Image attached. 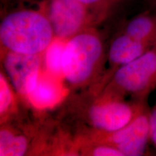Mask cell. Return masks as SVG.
I'll use <instances>...</instances> for the list:
<instances>
[{
  "mask_svg": "<svg viewBox=\"0 0 156 156\" xmlns=\"http://www.w3.org/2000/svg\"><path fill=\"white\" fill-rule=\"evenodd\" d=\"M146 101L129 102L91 89L72 94L60 106L58 127L75 143L93 140L126 126L147 106Z\"/></svg>",
  "mask_w": 156,
  "mask_h": 156,
  "instance_id": "1",
  "label": "cell"
},
{
  "mask_svg": "<svg viewBox=\"0 0 156 156\" xmlns=\"http://www.w3.org/2000/svg\"><path fill=\"white\" fill-rule=\"evenodd\" d=\"M56 37L48 17L41 7H20L2 12L1 50L19 54L41 55Z\"/></svg>",
  "mask_w": 156,
  "mask_h": 156,
  "instance_id": "2",
  "label": "cell"
},
{
  "mask_svg": "<svg viewBox=\"0 0 156 156\" xmlns=\"http://www.w3.org/2000/svg\"><path fill=\"white\" fill-rule=\"evenodd\" d=\"M105 45L93 27L80 31L65 41L62 75L71 89H85L95 83L104 61Z\"/></svg>",
  "mask_w": 156,
  "mask_h": 156,
  "instance_id": "3",
  "label": "cell"
},
{
  "mask_svg": "<svg viewBox=\"0 0 156 156\" xmlns=\"http://www.w3.org/2000/svg\"><path fill=\"white\" fill-rule=\"evenodd\" d=\"M103 86L101 93L133 101L147 100L156 88V45L136 59L118 67Z\"/></svg>",
  "mask_w": 156,
  "mask_h": 156,
  "instance_id": "4",
  "label": "cell"
},
{
  "mask_svg": "<svg viewBox=\"0 0 156 156\" xmlns=\"http://www.w3.org/2000/svg\"><path fill=\"white\" fill-rule=\"evenodd\" d=\"M40 7L57 39L67 41L98 23L92 12L79 0H44Z\"/></svg>",
  "mask_w": 156,
  "mask_h": 156,
  "instance_id": "5",
  "label": "cell"
},
{
  "mask_svg": "<svg viewBox=\"0 0 156 156\" xmlns=\"http://www.w3.org/2000/svg\"><path fill=\"white\" fill-rule=\"evenodd\" d=\"M41 55L19 54L1 50V64L16 94L28 101L41 75Z\"/></svg>",
  "mask_w": 156,
  "mask_h": 156,
  "instance_id": "6",
  "label": "cell"
},
{
  "mask_svg": "<svg viewBox=\"0 0 156 156\" xmlns=\"http://www.w3.org/2000/svg\"><path fill=\"white\" fill-rule=\"evenodd\" d=\"M149 114L150 109L146 106L126 126L87 141L105 142L114 146L123 156L143 155L150 139Z\"/></svg>",
  "mask_w": 156,
  "mask_h": 156,
  "instance_id": "7",
  "label": "cell"
},
{
  "mask_svg": "<svg viewBox=\"0 0 156 156\" xmlns=\"http://www.w3.org/2000/svg\"><path fill=\"white\" fill-rule=\"evenodd\" d=\"M152 47V46L120 32L113 38L109 45L107 56L110 64L114 67V71L121 66L136 59Z\"/></svg>",
  "mask_w": 156,
  "mask_h": 156,
  "instance_id": "8",
  "label": "cell"
},
{
  "mask_svg": "<svg viewBox=\"0 0 156 156\" xmlns=\"http://www.w3.org/2000/svg\"><path fill=\"white\" fill-rule=\"evenodd\" d=\"M29 132L15 128L10 122L2 123L0 128V156H23L32 153Z\"/></svg>",
  "mask_w": 156,
  "mask_h": 156,
  "instance_id": "9",
  "label": "cell"
},
{
  "mask_svg": "<svg viewBox=\"0 0 156 156\" xmlns=\"http://www.w3.org/2000/svg\"><path fill=\"white\" fill-rule=\"evenodd\" d=\"M122 33L150 46L156 45V12L149 9L136 15L123 26Z\"/></svg>",
  "mask_w": 156,
  "mask_h": 156,
  "instance_id": "10",
  "label": "cell"
},
{
  "mask_svg": "<svg viewBox=\"0 0 156 156\" xmlns=\"http://www.w3.org/2000/svg\"><path fill=\"white\" fill-rule=\"evenodd\" d=\"M61 90L55 81L40 75L38 83L28 98V102L38 108L51 107L61 101Z\"/></svg>",
  "mask_w": 156,
  "mask_h": 156,
  "instance_id": "11",
  "label": "cell"
},
{
  "mask_svg": "<svg viewBox=\"0 0 156 156\" xmlns=\"http://www.w3.org/2000/svg\"><path fill=\"white\" fill-rule=\"evenodd\" d=\"M15 91L2 70L0 72V121L5 123L14 118L17 109Z\"/></svg>",
  "mask_w": 156,
  "mask_h": 156,
  "instance_id": "12",
  "label": "cell"
},
{
  "mask_svg": "<svg viewBox=\"0 0 156 156\" xmlns=\"http://www.w3.org/2000/svg\"><path fill=\"white\" fill-rule=\"evenodd\" d=\"M65 41H66L56 38L45 51V64L48 72L54 75H62V55L65 45L64 42Z\"/></svg>",
  "mask_w": 156,
  "mask_h": 156,
  "instance_id": "13",
  "label": "cell"
},
{
  "mask_svg": "<svg viewBox=\"0 0 156 156\" xmlns=\"http://www.w3.org/2000/svg\"><path fill=\"white\" fill-rule=\"evenodd\" d=\"M79 1L92 12L98 23L106 17L108 9L113 6L111 0H79Z\"/></svg>",
  "mask_w": 156,
  "mask_h": 156,
  "instance_id": "14",
  "label": "cell"
},
{
  "mask_svg": "<svg viewBox=\"0 0 156 156\" xmlns=\"http://www.w3.org/2000/svg\"><path fill=\"white\" fill-rule=\"evenodd\" d=\"M150 121V139L156 147V103L150 109L149 114Z\"/></svg>",
  "mask_w": 156,
  "mask_h": 156,
  "instance_id": "15",
  "label": "cell"
},
{
  "mask_svg": "<svg viewBox=\"0 0 156 156\" xmlns=\"http://www.w3.org/2000/svg\"><path fill=\"white\" fill-rule=\"evenodd\" d=\"M148 5L150 6V9L156 12V0H148Z\"/></svg>",
  "mask_w": 156,
  "mask_h": 156,
  "instance_id": "16",
  "label": "cell"
},
{
  "mask_svg": "<svg viewBox=\"0 0 156 156\" xmlns=\"http://www.w3.org/2000/svg\"><path fill=\"white\" fill-rule=\"evenodd\" d=\"M119 1V0H111V2H112V5H114L115 3L118 2Z\"/></svg>",
  "mask_w": 156,
  "mask_h": 156,
  "instance_id": "17",
  "label": "cell"
}]
</instances>
